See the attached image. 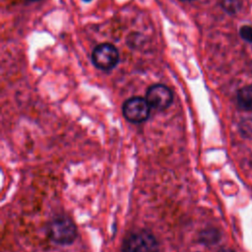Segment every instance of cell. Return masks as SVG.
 Instances as JSON below:
<instances>
[{
    "instance_id": "cell-13",
    "label": "cell",
    "mask_w": 252,
    "mask_h": 252,
    "mask_svg": "<svg viewBox=\"0 0 252 252\" xmlns=\"http://www.w3.org/2000/svg\"><path fill=\"white\" fill-rule=\"evenodd\" d=\"M30 1H38V0H30Z\"/></svg>"
},
{
    "instance_id": "cell-10",
    "label": "cell",
    "mask_w": 252,
    "mask_h": 252,
    "mask_svg": "<svg viewBox=\"0 0 252 252\" xmlns=\"http://www.w3.org/2000/svg\"><path fill=\"white\" fill-rule=\"evenodd\" d=\"M218 252H234V251L230 248H220Z\"/></svg>"
},
{
    "instance_id": "cell-3",
    "label": "cell",
    "mask_w": 252,
    "mask_h": 252,
    "mask_svg": "<svg viewBox=\"0 0 252 252\" xmlns=\"http://www.w3.org/2000/svg\"><path fill=\"white\" fill-rule=\"evenodd\" d=\"M151 108L152 107L146 97L132 96L124 101L122 105V113L128 122L140 124L149 119Z\"/></svg>"
},
{
    "instance_id": "cell-1",
    "label": "cell",
    "mask_w": 252,
    "mask_h": 252,
    "mask_svg": "<svg viewBox=\"0 0 252 252\" xmlns=\"http://www.w3.org/2000/svg\"><path fill=\"white\" fill-rule=\"evenodd\" d=\"M49 239L61 246L71 245L78 236V229L74 220L66 215L55 216L47 224Z\"/></svg>"
},
{
    "instance_id": "cell-4",
    "label": "cell",
    "mask_w": 252,
    "mask_h": 252,
    "mask_svg": "<svg viewBox=\"0 0 252 252\" xmlns=\"http://www.w3.org/2000/svg\"><path fill=\"white\" fill-rule=\"evenodd\" d=\"M92 62L98 70L110 71L119 63V52L111 43H99L92 52Z\"/></svg>"
},
{
    "instance_id": "cell-5",
    "label": "cell",
    "mask_w": 252,
    "mask_h": 252,
    "mask_svg": "<svg viewBox=\"0 0 252 252\" xmlns=\"http://www.w3.org/2000/svg\"><path fill=\"white\" fill-rule=\"evenodd\" d=\"M146 99L152 108L163 111L167 109L173 101L172 91L163 84H155L148 88Z\"/></svg>"
},
{
    "instance_id": "cell-9",
    "label": "cell",
    "mask_w": 252,
    "mask_h": 252,
    "mask_svg": "<svg viewBox=\"0 0 252 252\" xmlns=\"http://www.w3.org/2000/svg\"><path fill=\"white\" fill-rule=\"evenodd\" d=\"M239 35L243 40L252 43V27L247 25L242 26L239 30Z\"/></svg>"
},
{
    "instance_id": "cell-8",
    "label": "cell",
    "mask_w": 252,
    "mask_h": 252,
    "mask_svg": "<svg viewBox=\"0 0 252 252\" xmlns=\"http://www.w3.org/2000/svg\"><path fill=\"white\" fill-rule=\"evenodd\" d=\"M220 6L223 11L232 15L240 10L242 6V0H220Z\"/></svg>"
},
{
    "instance_id": "cell-7",
    "label": "cell",
    "mask_w": 252,
    "mask_h": 252,
    "mask_svg": "<svg viewBox=\"0 0 252 252\" xmlns=\"http://www.w3.org/2000/svg\"><path fill=\"white\" fill-rule=\"evenodd\" d=\"M220 239V232L215 228H207L200 232L199 241L204 245H213Z\"/></svg>"
},
{
    "instance_id": "cell-12",
    "label": "cell",
    "mask_w": 252,
    "mask_h": 252,
    "mask_svg": "<svg viewBox=\"0 0 252 252\" xmlns=\"http://www.w3.org/2000/svg\"><path fill=\"white\" fill-rule=\"evenodd\" d=\"M183 1H193V0H183Z\"/></svg>"
},
{
    "instance_id": "cell-2",
    "label": "cell",
    "mask_w": 252,
    "mask_h": 252,
    "mask_svg": "<svg viewBox=\"0 0 252 252\" xmlns=\"http://www.w3.org/2000/svg\"><path fill=\"white\" fill-rule=\"evenodd\" d=\"M122 252H159L157 237L147 229L128 232L121 245Z\"/></svg>"
},
{
    "instance_id": "cell-11",
    "label": "cell",
    "mask_w": 252,
    "mask_h": 252,
    "mask_svg": "<svg viewBox=\"0 0 252 252\" xmlns=\"http://www.w3.org/2000/svg\"><path fill=\"white\" fill-rule=\"evenodd\" d=\"M84 2H90V1H92V0H83Z\"/></svg>"
},
{
    "instance_id": "cell-6",
    "label": "cell",
    "mask_w": 252,
    "mask_h": 252,
    "mask_svg": "<svg viewBox=\"0 0 252 252\" xmlns=\"http://www.w3.org/2000/svg\"><path fill=\"white\" fill-rule=\"evenodd\" d=\"M238 106L247 111H252V86H246L240 89L236 94Z\"/></svg>"
}]
</instances>
